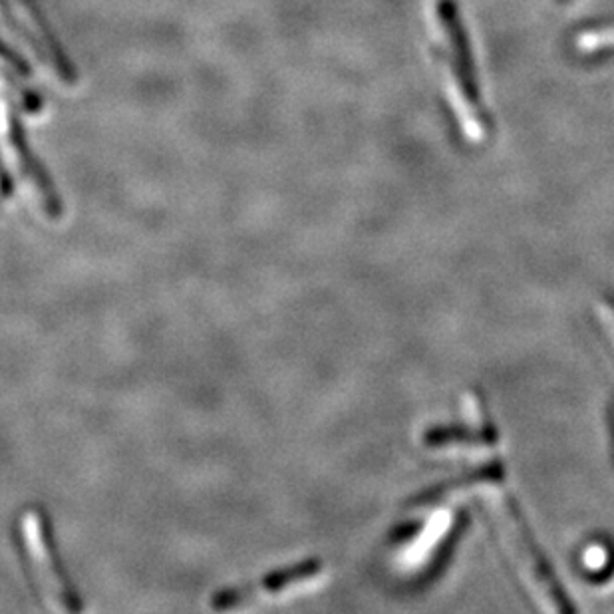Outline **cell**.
Listing matches in <instances>:
<instances>
[{
    "mask_svg": "<svg viewBox=\"0 0 614 614\" xmlns=\"http://www.w3.org/2000/svg\"><path fill=\"white\" fill-rule=\"evenodd\" d=\"M320 570H322V563L319 559L303 560L298 565H293L291 569L271 572V575L263 577L261 581L215 594L213 606L215 609H231V606H241V604L251 603V601H261V599L271 597V594L291 591L298 585L319 577Z\"/></svg>",
    "mask_w": 614,
    "mask_h": 614,
    "instance_id": "cell-6",
    "label": "cell"
},
{
    "mask_svg": "<svg viewBox=\"0 0 614 614\" xmlns=\"http://www.w3.org/2000/svg\"><path fill=\"white\" fill-rule=\"evenodd\" d=\"M0 19L2 23L11 24L14 33L28 46V52L50 72V76L68 88L76 84V70L28 0H0Z\"/></svg>",
    "mask_w": 614,
    "mask_h": 614,
    "instance_id": "cell-2",
    "label": "cell"
},
{
    "mask_svg": "<svg viewBox=\"0 0 614 614\" xmlns=\"http://www.w3.org/2000/svg\"><path fill=\"white\" fill-rule=\"evenodd\" d=\"M499 516H501L499 521L504 523L507 543H509V547L513 548L519 563L523 565L527 577L533 581L535 587H539V591L543 592V597L547 599L548 603L553 604V609L563 611V613L572 611L570 604L567 603V594L563 592L559 582L555 579L545 555L541 553L538 541L533 538L516 501L505 499L504 504H499Z\"/></svg>",
    "mask_w": 614,
    "mask_h": 614,
    "instance_id": "cell-3",
    "label": "cell"
},
{
    "mask_svg": "<svg viewBox=\"0 0 614 614\" xmlns=\"http://www.w3.org/2000/svg\"><path fill=\"white\" fill-rule=\"evenodd\" d=\"M0 78H9L11 82L16 84V88L24 96V104L28 110H38L40 108V96L34 92L33 70L23 60V56L19 55L11 45H7L0 38Z\"/></svg>",
    "mask_w": 614,
    "mask_h": 614,
    "instance_id": "cell-8",
    "label": "cell"
},
{
    "mask_svg": "<svg viewBox=\"0 0 614 614\" xmlns=\"http://www.w3.org/2000/svg\"><path fill=\"white\" fill-rule=\"evenodd\" d=\"M501 480H504V468L499 463H492V465H485V468L473 470L470 473H461V475L451 477L448 482L434 485L428 492H422V494L417 495L416 499H414V505L424 507V505L438 504L441 499L458 494V492H463V489H470L473 485L497 483L501 482Z\"/></svg>",
    "mask_w": 614,
    "mask_h": 614,
    "instance_id": "cell-7",
    "label": "cell"
},
{
    "mask_svg": "<svg viewBox=\"0 0 614 614\" xmlns=\"http://www.w3.org/2000/svg\"><path fill=\"white\" fill-rule=\"evenodd\" d=\"M587 33H614V19L613 21H604V23L594 24L591 28H585Z\"/></svg>",
    "mask_w": 614,
    "mask_h": 614,
    "instance_id": "cell-10",
    "label": "cell"
},
{
    "mask_svg": "<svg viewBox=\"0 0 614 614\" xmlns=\"http://www.w3.org/2000/svg\"><path fill=\"white\" fill-rule=\"evenodd\" d=\"M0 164L4 167L7 176L14 177L46 213L56 217L62 211L48 177L40 169V165L36 164L28 145L24 142L23 128L16 120L11 102L4 96L2 88H0Z\"/></svg>",
    "mask_w": 614,
    "mask_h": 614,
    "instance_id": "cell-1",
    "label": "cell"
},
{
    "mask_svg": "<svg viewBox=\"0 0 614 614\" xmlns=\"http://www.w3.org/2000/svg\"><path fill=\"white\" fill-rule=\"evenodd\" d=\"M438 19L444 36L448 40V55H450L451 74L456 78V86L460 92L463 110L461 116L472 126L473 133L483 126L480 116V86L475 80L472 48L461 24L460 12L451 0H439Z\"/></svg>",
    "mask_w": 614,
    "mask_h": 614,
    "instance_id": "cell-4",
    "label": "cell"
},
{
    "mask_svg": "<svg viewBox=\"0 0 614 614\" xmlns=\"http://www.w3.org/2000/svg\"><path fill=\"white\" fill-rule=\"evenodd\" d=\"M494 429L485 428L483 432L450 426V428H432L424 434V446L428 448H448V446H494Z\"/></svg>",
    "mask_w": 614,
    "mask_h": 614,
    "instance_id": "cell-9",
    "label": "cell"
},
{
    "mask_svg": "<svg viewBox=\"0 0 614 614\" xmlns=\"http://www.w3.org/2000/svg\"><path fill=\"white\" fill-rule=\"evenodd\" d=\"M21 533H23L26 555L31 559V565H33L34 577L45 592L50 609L64 611V613L78 611L80 604L74 599L72 591L68 589L62 572L56 567L52 547H50V541L46 538L45 523H43L40 516L34 513V511L24 513L23 521H21Z\"/></svg>",
    "mask_w": 614,
    "mask_h": 614,
    "instance_id": "cell-5",
    "label": "cell"
}]
</instances>
